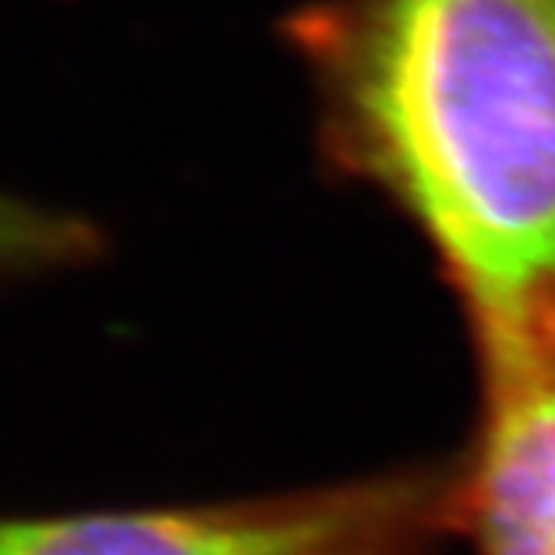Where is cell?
<instances>
[{
	"label": "cell",
	"mask_w": 555,
	"mask_h": 555,
	"mask_svg": "<svg viewBox=\"0 0 555 555\" xmlns=\"http://www.w3.org/2000/svg\"><path fill=\"white\" fill-rule=\"evenodd\" d=\"M455 526V468L208 505L0 519V555H435Z\"/></svg>",
	"instance_id": "2"
},
{
	"label": "cell",
	"mask_w": 555,
	"mask_h": 555,
	"mask_svg": "<svg viewBox=\"0 0 555 555\" xmlns=\"http://www.w3.org/2000/svg\"><path fill=\"white\" fill-rule=\"evenodd\" d=\"M455 526L479 555H555V345L479 351Z\"/></svg>",
	"instance_id": "3"
},
{
	"label": "cell",
	"mask_w": 555,
	"mask_h": 555,
	"mask_svg": "<svg viewBox=\"0 0 555 555\" xmlns=\"http://www.w3.org/2000/svg\"><path fill=\"white\" fill-rule=\"evenodd\" d=\"M98 251L101 237L91 221L0 191V274L70 268Z\"/></svg>",
	"instance_id": "4"
},
{
	"label": "cell",
	"mask_w": 555,
	"mask_h": 555,
	"mask_svg": "<svg viewBox=\"0 0 555 555\" xmlns=\"http://www.w3.org/2000/svg\"><path fill=\"white\" fill-rule=\"evenodd\" d=\"M328 165L439 261L475 351L555 341V0H314L285 21Z\"/></svg>",
	"instance_id": "1"
}]
</instances>
